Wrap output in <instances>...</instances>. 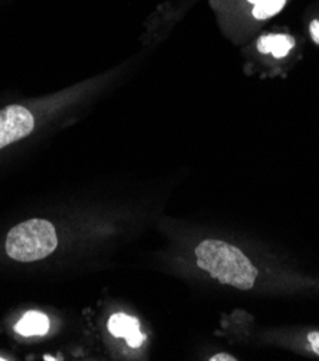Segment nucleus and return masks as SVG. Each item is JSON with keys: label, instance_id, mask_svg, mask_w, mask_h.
Here are the masks:
<instances>
[{"label": "nucleus", "instance_id": "1", "mask_svg": "<svg viewBox=\"0 0 319 361\" xmlns=\"http://www.w3.org/2000/svg\"><path fill=\"white\" fill-rule=\"evenodd\" d=\"M194 255L197 267L220 283L234 286L242 291L254 288L258 269L239 247L223 240L207 239L197 245Z\"/></svg>", "mask_w": 319, "mask_h": 361}, {"label": "nucleus", "instance_id": "2", "mask_svg": "<svg viewBox=\"0 0 319 361\" xmlns=\"http://www.w3.org/2000/svg\"><path fill=\"white\" fill-rule=\"evenodd\" d=\"M58 246L54 225L45 219L25 221L11 229L6 238V254L19 262L48 258Z\"/></svg>", "mask_w": 319, "mask_h": 361}, {"label": "nucleus", "instance_id": "3", "mask_svg": "<svg viewBox=\"0 0 319 361\" xmlns=\"http://www.w3.org/2000/svg\"><path fill=\"white\" fill-rule=\"evenodd\" d=\"M35 128L33 116L22 105H11L0 111V150L27 137Z\"/></svg>", "mask_w": 319, "mask_h": 361}, {"label": "nucleus", "instance_id": "4", "mask_svg": "<svg viewBox=\"0 0 319 361\" xmlns=\"http://www.w3.org/2000/svg\"><path fill=\"white\" fill-rule=\"evenodd\" d=\"M108 331L114 337L125 338L128 345L132 348L141 347V344L146 341V336L139 331L138 319L124 312L111 315L108 319Z\"/></svg>", "mask_w": 319, "mask_h": 361}, {"label": "nucleus", "instance_id": "5", "mask_svg": "<svg viewBox=\"0 0 319 361\" xmlns=\"http://www.w3.org/2000/svg\"><path fill=\"white\" fill-rule=\"evenodd\" d=\"M15 331L23 337L45 336L49 331V318L42 312L29 311L19 319Z\"/></svg>", "mask_w": 319, "mask_h": 361}, {"label": "nucleus", "instance_id": "6", "mask_svg": "<svg viewBox=\"0 0 319 361\" xmlns=\"http://www.w3.org/2000/svg\"><path fill=\"white\" fill-rule=\"evenodd\" d=\"M294 44V39L288 35H268L259 39L258 49L262 54H272L275 58H283L291 52Z\"/></svg>", "mask_w": 319, "mask_h": 361}, {"label": "nucleus", "instance_id": "7", "mask_svg": "<svg viewBox=\"0 0 319 361\" xmlns=\"http://www.w3.org/2000/svg\"><path fill=\"white\" fill-rule=\"evenodd\" d=\"M285 4L287 0H261L254 9V16L256 19H268L280 12Z\"/></svg>", "mask_w": 319, "mask_h": 361}, {"label": "nucleus", "instance_id": "8", "mask_svg": "<svg viewBox=\"0 0 319 361\" xmlns=\"http://www.w3.org/2000/svg\"><path fill=\"white\" fill-rule=\"evenodd\" d=\"M308 341L315 354L319 355V331H312L308 334Z\"/></svg>", "mask_w": 319, "mask_h": 361}, {"label": "nucleus", "instance_id": "9", "mask_svg": "<svg viewBox=\"0 0 319 361\" xmlns=\"http://www.w3.org/2000/svg\"><path fill=\"white\" fill-rule=\"evenodd\" d=\"M236 360H237V358H234L233 355L226 354V353L216 354V355H213V357L210 358V361H236Z\"/></svg>", "mask_w": 319, "mask_h": 361}, {"label": "nucleus", "instance_id": "10", "mask_svg": "<svg viewBox=\"0 0 319 361\" xmlns=\"http://www.w3.org/2000/svg\"><path fill=\"white\" fill-rule=\"evenodd\" d=\"M311 35H312V39L319 44V22L318 20H313L311 23Z\"/></svg>", "mask_w": 319, "mask_h": 361}, {"label": "nucleus", "instance_id": "11", "mask_svg": "<svg viewBox=\"0 0 319 361\" xmlns=\"http://www.w3.org/2000/svg\"><path fill=\"white\" fill-rule=\"evenodd\" d=\"M249 2H254V4H258V2H261V0H249Z\"/></svg>", "mask_w": 319, "mask_h": 361}, {"label": "nucleus", "instance_id": "12", "mask_svg": "<svg viewBox=\"0 0 319 361\" xmlns=\"http://www.w3.org/2000/svg\"><path fill=\"white\" fill-rule=\"evenodd\" d=\"M0 360H6V358H2V357H0Z\"/></svg>", "mask_w": 319, "mask_h": 361}]
</instances>
